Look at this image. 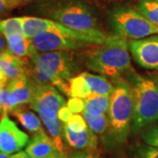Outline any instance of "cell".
Returning <instances> with one entry per match:
<instances>
[{"label":"cell","instance_id":"1","mask_svg":"<svg viewBox=\"0 0 158 158\" xmlns=\"http://www.w3.org/2000/svg\"><path fill=\"white\" fill-rule=\"evenodd\" d=\"M77 69L69 51L35 52L28 57L27 77L40 84L56 86L69 96V81Z\"/></svg>","mask_w":158,"mask_h":158},{"label":"cell","instance_id":"2","mask_svg":"<svg viewBox=\"0 0 158 158\" xmlns=\"http://www.w3.org/2000/svg\"><path fill=\"white\" fill-rule=\"evenodd\" d=\"M38 11L77 32L105 33L95 10L85 0H40Z\"/></svg>","mask_w":158,"mask_h":158},{"label":"cell","instance_id":"3","mask_svg":"<svg viewBox=\"0 0 158 158\" xmlns=\"http://www.w3.org/2000/svg\"><path fill=\"white\" fill-rule=\"evenodd\" d=\"M134 118V97L131 85L117 79L110 96L109 127L106 139L113 145H122L128 138Z\"/></svg>","mask_w":158,"mask_h":158},{"label":"cell","instance_id":"4","mask_svg":"<svg viewBox=\"0 0 158 158\" xmlns=\"http://www.w3.org/2000/svg\"><path fill=\"white\" fill-rule=\"evenodd\" d=\"M88 54L87 68L103 76L118 78L131 69L127 40L117 34L109 36L107 40Z\"/></svg>","mask_w":158,"mask_h":158},{"label":"cell","instance_id":"5","mask_svg":"<svg viewBox=\"0 0 158 158\" xmlns=\"http://www.w3.org/2000/svg\"><path fill=\"white\" fill-rule=\"evenodd\" d=\"M134 97L132 132H139L158 121V77L131 74Z\"/></svg>","mask_w":158,"mask_h":158},{"label":"cell","instance_id":"6","mask_svg":"<svg viewBox=\"0 0 158 158\" xmlns=\"http://www.w3.org/2000/svg\"><path fill=\"white\" fill-rule=\"evenodd\" d=\"M108 21L115 34L124 39L140 40L158 34V26L148 20L137 10L127 6L112 9Z\"/></svg>","mask_w":158,"mask_h":158},{"label":"cell","instance_id":"7","mask_svg":"<svg viewBox=\"0 0 158 158\" xmlns=\"http://www.w3.org/2000/svg\"><path fill=\"white\" fill-rule=\"evenodd\" d=\"M31 80L33 83V98L29 104L30 106L39 113L40 118H57L59 110L65 106L64 98L53 85Z\"/></svg>","mask_w":158,"mask_h":158},{"label":"cell","instance_id":"8","mask_svg":"<svg viewBox=\"0 0 158 158\" xmlns=\"http://www.w3.org/2000/svg\"><path fill=\"white\" fill-rule=\"evenodd\" d=\"M29 142V136L20 130L8 115L0 121V151L11 155L19 152Z\"/></svg>","mask_w":158,"mask_h":158},{"label":"cell","instance_id":"9","mask_svg":"<svg viewBox=\"0 0 158 158\" xmlns=\"http://www.w3.org/2000/svg\"><path fill=\"white\" fill-rule=\"evenodd\" d=\"M134 60L141 67L158 70V36H148L129 42Z\"/></svg>","mask_w":158,"mask_h":158},{"label":"cell","instance_id":"10","mask_svg":"<svg viewBox=\"0 0 158 158\" xmlns=\"http://www.w3.org/2000/svg\"><path fill=\"white\" fill-rule=\"evenodd\" d=\"M11 112L26 104H30L33 98V83L27 76L14 79L7 84Z\"/></svg>","mask_w":158,"mask_h":158},{"label":"cell","instance_id":"11","mask_svg":"<svg viewBox=\"0 0 158 158\" xmlns=\"http://www.w3.org/2000/svg\"><path fill=\"white\" fill-rule=\"evenodd\" d=\"M59 151L53 139L41 130L34 134V137L29 141L26 152L32 158H47Z\"/></svg>","mask_w":158,"mask_h":158},{"label":"cell","instance_id":"12","mask_svg":"<svg viewBox=\"0 0 158 158\" xmlns=\"http://www.w3.org/2000/svg\"><path fill=\"white\" fill-rule=\"evenodd\" d=\"M63 134L65 141L70 147L80 150H95L98 148V138L96 134L88 127L81 133H75L63 125Z\"/></svg>","mask_w":158,"mask_h":158},{"label":"cell","instance_id":"13","mask_svg":"<svg viewBox=\"0 0 158 158\" xmlns=\"http://www.w3.org/2000/svg\"><path fill=\"white\" fill-rule=\"evenodd\" d=\"M28 59H23L14 56L8 51H6L0 59V69L5 72L9 82L11 80L27 77Z\"/></svg>","mask_w":158,"mask_h":158},{"label":"cell","instance_id":"14","mask_svg":"<svg viewBox=\"0 0 158 158\" xmlns=\"http://www.w3.org/2000/svg\"><path fill=\"white\" fill-rule=\"evenodd\" d=\"M7 51L14 56L19 58L31 56L37 51L32 44V40L27 38L24 34H16L6 37Z\"/></svg>","mask_w":158,"mask_h":158},{"label":"cell","instance_id":"15","mask_svg":"<svg viewBox=\"0 0 158 158\" xmlns=\"http://www.w3.org/2000/svg\"><path fill=\"white\" fill-rule=\"evenodd\" d=\"M11 113L14 117L17 118L19 122L30 133L36 134L40 131L43 130L41 127L40 119L33 112L27 109H23L22 106H19L15 110H13Z\"/></svg>","mask_w":158,"mask_h":158},{"label":"cell","instance_id":"16","mask_svg":"<svg viewBox=\"0 0 158 158\" xmlns=\"http://www.w3.org/2000/svg\"><path fill=\"white\" fill-rule=\"evenodd\" d=\"M85 112L93 115H101L108 113L110 106V96L91 92L85 98Z\"/></svg>","mask_w":158,"mask_h":158},{"label":"cell","instance_id":"17","mask_svg":"<svg viewBox=\"0 0 158 158\" xmlns=\"http://www.w3.org/2000/svg\"><path fill=\"white\" fill-rule=\"evenodd\" d=\"M82 75L86 80L91 92L105 96H111L114 90V85L104 76H97L89 72H83Z\"/></svg>","mask_w":158,"mask_h":158},{"label":"cell","instance_id":"18","mask_svg":"<svg viewBox=\"0 0 158 158\" xmlns=\"http://www.w3.org/2000/svg\"><path fill=\"white\" fill-rule=\"evenodd\" d=\"M83 116L85 118L88 127L96 135H104L107 133L108 127H109L108 115H106V114L93 115L84 111Z\"/></svg>","mask_w":158,"mask_h":158},{"label":"cell","instance_id":"19","mask_svg":"<svg viewBox=\"0 0 158 158\" xmlns=\"http://www.w3.org/2000/svg\"><path fill=\"white\" fill-rule=\"evenodd\" d=\"M91 90L87 85V82L81 74L80 76H76L69 81V96L71 98H84L90 95Z\"/></svg>","mask_w":158,"mask_h":158},{"label":"cell","instance_id":"20","mask_svg":"<svg viewBox=\"0 0 158 158\" xmlns=\"http://www.w3.org/2000/svg\"><path fill=\"white\" fill-rule=\"evenodd\" d=\"M136 10L158 26V0H139Z\"/></svg>","mask_w":158,"mask_h":158},{"label":"cell","instance_id":"21","mask_svg":"<svg viewBox=\"0 0 158 158\" xmlns=\"http://www.w3.org/2000/svg\"><path fill=\"white\" fill-rule=\"evenodd\" d=\"M0 33L6 37L16 34H23L22 17L10 18L0 20Z\"/></svg>","mask_w":158,"mask_h":158},{"label":"cell","instance_id":"22","mask_svg":"<svg viewBox=\"0 0 158 158\" xmlns=\"http://www.w3.org/2000/svg\"><path fill=\"white\" fill-rule=\"evenodd\" d=\"M66 127L75 133H81L89 127L84 116L79 113H74L68 123H66Z\"/></svg>","mask_w":158,"mask_h":158},{"label":"cell","instance_id":"23","mask_svg":"<svg viewBox=\"0 0 158 158\" xmlns=\"http://www.w3.org/2000/svg\"><path fill=\"white\" fill-rule=\"evenodd\" d=\"M33 0H0V17L5 16L11 10L27 5Z\"/></svg>","mask_w":158,"mask_h":158},{"label":"cell","instance_id":"24","mask_svg":"<svg viewBox=\"0 0 158 158\" xmlns=\"http://www.w3.org/2000/svg\"><path fill=\"white\" fill-rule=\"evenodd\" d=\"M141 138L147 145L158 148V125L144 130L141 134Z\"/></svg>","mask_w":158,"mask_h":158},{"label":"cell","instance_id":"25","mask_svg":"<svg viewBox=\"0 0 158 158\" xmlns=\"http://www.w3.org/2000/svg\"><path fill=\"white\" fill-rule=\"evenodd\" d=\"M9 89L7 85L0 87V111L3 113V115H7L9 113H11V107L9 99Z\"/></svg>","mask_w":158,"mask_h":158},{"label":"cell","instance_id":"26","mask_svg":"<svg viewBox=\"0 0 158 158\" xmlns=\"http://www.w3.org/2000/svg\"><path fill=\"white\" fill-rule=\"evenodd\" d=\"M135 158H158V148L141 146L135 149Z\"/></svg>","mask_w":158,"mask_h":158},{"label":"cell","instance_id":"27","mask_svg":"<svg viewBox=\"0 0 158 158\" xmlns=\"http://www.w3.org/2000/svg\"><path fill=\"white\" fill-rule=\"evenodd\" d=\"M67 106L73 113H83L85 107V100L80 98H71L69 99Z\"/></svg>","mask_w":158,"mask_h":158},{"label":"cell","instance_id":"28","mask_svg":"<svg viewBox=\"0 0 158 158\" xmlns=\"http://www.w3.org/2000/svg\"><path fill=\"white\" fill-rule=\"evenodd\" d=\"M72 115H73V113L69 109L66 105L63 106L58 112V118L64 124L68 123L69 120L72 117Z\"/></svg>","mask_w":158,"mask_h":158},{"label":"cell","instance_id":"29","mask_svg":"<svg viewBox=\"0 0 158 158\" xmlns=\"http://www.w3.org/2000/svg\"><path fill=\"white\" fill-rule=\"evenodd\" d=\"M66 158H96L92 154L84 151H77L69 154Z\"/></svg>","mask_w":158,"mask_h":158},{"label":"cell","instance_id":"30","mask_svg":"<svg viewBox=\"0 0 158 158\" xmlns=\"http://www.w3.org/2000/svg\"><path fill=\"white\" fill-rule=\"evenodd\" d=\"M9 83V80L7 78L5 72L0 69V87H3V86H6L7 84Z\"/></svg>","mask_w":158,"mask_h":158},{"label":"cell","instance_id":"31","mask_svg":"<svg viewBox=\"0 0 158 158\" xmlns=\"http://www.w3.org/2000/svg\"><path fill=\"white\" fill-rule=\"evenodd\" d=\"M11 156H12V158H32L27 153L24 152V151H19V152L12 155Z\"/></svg>","mask_w":158,"mask_h":158},{"label":"cell","instance_id":"32","mask_svg":"<svg viewBox=\"0 0 158 158\" xmlns=\"http://www.w3.org/2000/svg\"><path fill=\"white\" fill-rule=\"evenodd\" d=\"M0 49L4 51H7V42L4 38L3 34L0 33Z\"/></svg>","mask_w":158,"mask_h":158},{"label":"cell","instance_id":"33","mask_svg":"<svg viewBox=\"0 0 158 158\" xmlns=\"http://www.w3.org/2000/svg\"><path fill=\"white\" fill-rule=\"evenodd\" d=\"M47 158H66V156H65V154H62V153L57 151L56 153L53 154L52 156Z\"/></svg>","mask_w":158,"mask_h":158},{"label":"cell","instance_id":"34","mask_svg":"<svg viewBox=\"0 0 158 158\" xmlns=\"http://www.w3.org/2000/svg\"><path fill=\"white\" fill-rule=\"evenodd\" d=\"M0 158H12V156H9L8 154H6V153H3L0 151Z\"/></svg>","mask_w":158,"mask_h":158},{"label":"cell","instance_id":"35","mask_svg":"<svg viewBox=\"0 0 158 158\" xmlns=\"http://www.w3.org/2000/svg\"><path fill=\"white\" fill-rule=\"evenodd\" d=\"M6 51H4V50H2V49H0V59L3 57V55H4V53H5Z\"/></svg>","mask_w":158,"mask_h":158},{"label":"cell","instance_id":"36","mask_svg":"<svg viewBox=\"0 0 158 158\" xmlns=\"http://www.w3.org/2000/svg\"><path fill=\"white\" fill-rule=\"evenodd\" d=\"M0 112H1V111H0Z\"/></svg>","mask_w":158,"mask_h":158}]
</instances>
